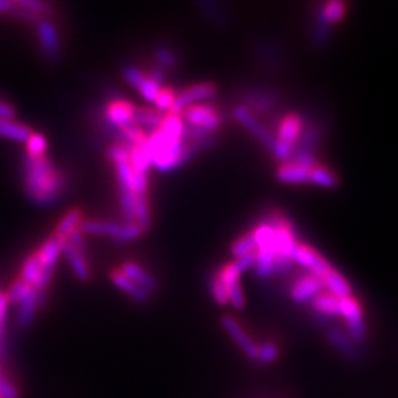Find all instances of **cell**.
Wrapping results in <instances>:
<instances>
[{
  "instance_id": "6da1fadb",
  "label": "cell",
  "mask_w": 398,
  "mask_h": 398,
  "mask_svg": "<svg viewBox=\"0 0 398 398\" xmlns=\"http://www.w3.org/2000/svg\"><path fill=\"white\" fill-rule=\"evenodd\" d=\"M24 180L27 195L32 202L40 207H49L58 202L65 189L64 176L53 169L44 155L31 157L26 153Z\"/></svg>"
},
{
  "instance_id": "7a4b0ae2",
  "label": "cell",
  "mask_w": 398,
  "mask_h": 398,
  "mask_svg": "<svg viewBox=\"0 0 398 398\" xmlns=\"http://www.w3.org/2000/svg\"><path fill=\"white\" fill-rule=\"evenodd\" d=\"M269 223L274 229V243H276V258H274V273L285 274L290 272L294 264V252L298 247L295 231L290 221L281 216H273Z\"/></svg>"
},
{
  "instance_id": "3957f363",
  "label": "cell",
  "mask_w": 398,
  "mask_h": 398,
  "mask_svg": "<svg viewBox=\"0 0 398 398\" xmlns=\"http://www.w3.org/2000/svg\"><path fill=\"white\" fill-rule=\"evenodd\" d=\"M257 242L256 251V274L260 279H269L274 274V258H276V243L274 229L270 223H263L252 231Z\"/></svg>"
},
{
  "instance_id": "277c9868",
  "label": "cell",
  "mask_w": 398,
  "mask_h": 398,
  "mask_svg": "<svg viewBox=\"0 0 398 398\" xmlns=\"http://www.w3.org/2000/svg\"><path fill=\"white\" fill-rule=\"evenodd\" d=\"M79 229L83 235L109 236L118 242H131L143 235V230L136 223L118 225L105 220H83Z\"/></svg>"
},
{
  "instance_id": "5b68a950",
  "label": "cell",
  "mask_w": 398,
  "mask_h": 398,
  "mask_svg": "<svg viewBox=\"0 0 398 398\" xmlns=\"http://www.w3.org/2000/svg\"><path fill=\"white\" fill-rule=\"evenodd\" d=\"M303 129H304L303 118L298 114H290L282 120V123L278 129V135L274 136L276 142L272 151L276 160L285 162L291 158Z\"/></svg>"
},
{
  "instance_id": "8992f818",
  "label": "cell",
  "mask_w": 398,
  "mask_h": 398,
  "mask_svg": "<svg viewBox=\"0 0 398 398\" xmlns=\"http://www.w3.org/2000/svg\"><path fill=\"white\" fill-rule=\"evenodd\" d=\"M36 256L40 261L41 273L39 276L36 285L32 287H35L37 292H44L46 291V287L50 285L55 265L58 264V260L61 257V238H57L55 235L49 238L39 248Z\"/></svg>"
},
{
  "instance_id": "52a82bcc",
  "label": "cell",
  "mask_w": 398,
  "mask_h": 398,
  "mask_svg": "<svg viewBox=\"0 0 398 398\" xmlns=\"http://www.w3.org/2000/svg\"><path fill=\"white\" fill-rule=\"evenodd\" d=\"M339 316L345 320L348 326V335L354 342H361L368 337L366 323L360 303L354 296L339 300Z\"/></svg>"
},
{
  "instance_id": "ba28073f",
  "label": "cell",
  "mask_w": 398,
  "mask_h": 398,
  "mask_svg": "<svg viewBox=\"0 0 398 398\" xmlns=\"http://www.w3.org/2000/svg\"><path fill=\"white\" fill-rule=\"evenodd\" d=\"M217 93V87L213 83H199L192 87H187L186 91L177 93L174 105L170 114H182L187 108L199 105V102L209 101Z\"/></svg>"
},
{
  "instance_id": "9c48e42d",
  "label": "cell",
  "mask_w": 398,
  "mask_h": 398,
  "mask_svg": "<svg viewBox=\"0 0 398 398\" xmlns=\"http://www.w3.org/2000/svg\"><path fill=\"white\" fill-rule=\"evenodd\" d=\"M292 260L294 263L300 264L301 267L307 269L308 274L316 276L320 281H322L332 269V265L323 256H320L314 248L304 245V243H298Z\"/></svg>"
},
{
  "instance_id": "30bf717a",
  "label": "cell",
  "mask_w": 398,
  "mask_h": 398,
  "mask_svg": "<svg viewBox=\"0 0 398 398\" xmlns=\"http://www.w3.org/2000/svg\"><path fill=\"white\" fill-rule=\"evenodd\" d=\"M183 121L187 124L201 127L207 131L214 133L221 124H223V117L213 105L199 104L187 108L183 113Z\"/></svg>"
},
{
  "instance_id": "8fae6325",
  "label": "cell",
  "mask_w": 398,
  "mask_h": 398,
  "mask_svg": "<svg viewBox=\"0 0 398 398\" xmlns=\"http://www.w3.org/2000/svg\"><path fill=\"white\" fill-rule=\"evenodd\" d=\"M234 117H235V120L238 121L239 124H242L243 127H245L254 138H256L258 142L263 143L265 148L273 151L274 142H276L274 135L269 129H265L260 123V121L256 118V115H254L252 113H249V111L245 106H242V105L236 106L234 109Z\"/></svg>"
},
{
  "instance_id": "7c38bea8",
  "label": "cell",
  "mask_w": 398,
  "mask_h": 398,
  "mask_svg": "<svg viewBox=\"0 0 398 398\" xmlns=\"http://www.w3.org/2000/svg\"><path fill=\"white\" fill-rule=\"evenodd\" d=\"M221 328L226 330V334L231 338V341L240 348V351L251 360H257L258 345L254 342V339L247 334V330L242 328V325L236 319L230 316L221 317Z\"/></svg>"
},
{
  "instance_id": "4fadbf2b",
  "label": "cell",
  "mask_w": 398,
  "mask_h": 398,
  "mask_svg": "<svg viewBox=\"0 0 398 398\" xmlns=\"http://www.w3.org/2000/svg\"><path fill=\"white\" fill-rule=\"evenodd\" d=\"M36 27L43 53L46 55L49 62H57L61 57V41L58 28L55 27L53 22L48 18H40L36 22Z\"/></svg>"
},
{
  "instance_id": "5bb4252c",
  "label": "cell",
  "mask_w": 398,
  "mask_h": 398,
  "mask_svg": "<svg viewBox=\"0 0 398 398\" xmlns=\"http://www.w3.org/2000/svg\"><path fill=\"white\" fill-rule=\"evenodd\" d=\"M325 290L323 282L313 274H305L298 279L291 287V298L295 303H308L313 301L317 295Z\"/></svg>"
},
{
  "instance_id": "9a60e30c",
  "label": "cell",
  "mask_w": 398,
  "mask_h": 398,
  "mask_svg": "<svg viewBox=\"0 0 398 398\" xmlns=\"http://www.w3.org/2000/svg\"><path fill=\"white\" fill-rule=\"evenodd\" d=\"M133 111H135V106L130 102L123 101V99H115V101H111L106 105L102 114L109 123H113L115 127L123 129L133 124Z\"/></svg>"
},
{
  "instance_id": "2e32d148",
  "label": "cell",
  "mask_w": 398,
  "mask_h": 398,
  "mask_svg": "<svg viewBox=\"0 0 398 398\" xmlns=\"http://www.w3.org/2000/svg\"><path fill=\"white\" fill-rule=\"evenodd\" d=\"M120 272L123 273L124 276H127L131 282H135L138 286H140L143 291H146L149 295L158 291L157 279H155L149 272L143 269L142 265L129 261V263H124L123 265H121Z\"/></svg>"
},
{
  "instance_id": "e0dca14e",
  "label": "cell",
  "mask_w": 398,
  "mask_h": 398,
  "mask_svg": "<svg viewBox=\"0 0 398 398\" xmlns=\"http://www.w3.org/2000/svg\"><path fill=\"white\" fill-rule=\"evenodd\" d=\"M61 254L65 257L66 263L70 264L77 279L80 282H87L91 279V267H88L86 257L75 248H73L65 239H61Z\"/></svg>"
},
{
  "instance_id": "ac0fdd59",
  "label": "cell",
  "mask_w": 398,
  "mask_h": 398,
  "mask_svg": "<svg viewBox=\"0 0 398 398\" xmlns=\"http://www.w3.org/2000/svg\"><path fill=\"white\" fill-rule=\"evenodd\" d=\"M43 292H37L35 287H30V291L26 296L18 303V312H17V323L19 328H27L31 325L32 320L36 317L37 308L40 305V298Z\"/></svg>"
},
{
  "instance_id": "d6986e66",
  "label": "cell",
  "mask_w": 398,
  "mask_h": 398,
  "mask_svg": "<svg viewBox=\"0 0 398 398\" xmlns=\"http://www.w3.org/2000/svg\"><path fill=\"white\" fill-rule=\"evenodd\" d=\"M279 102V96L274 92H267V91H261V88H256V91H251L249 93L245 95L243 97V105L249 113H265L272 108H274Z\"/></svg>"
},
{
  "instance_id": "ffe728a7",
  "label": "cell",
  "mask_w": 398,
  "mask_h": 398,
  "mask_svg": "<svg viewBox=\"0 0 398 398\" xmlns=\"http://www.w3.org/2000/svg\"><path fill=\"white\" fill-rule=\"evenodd\" d=\"M111 281H113V283L121 292H124L135 303L146 304L149 301L151 295L146 291H143L142 287L138 286L135 282H131L127 276H124L120 270H114L113 273H111Z\"/></svg>"
},
{
  "instance_id": "44dd1931",
  "label": "cell",
  "mask_w": 398,
  "mask_h": 398,
  "mask_svg": "<svg viewBox=\"0 0 398 398\" xmlns=\"http://www.w3.org/2000/svg\"><path fill=\"white\" fill-rule=\"evenodd\" d=\"M164 120L165 114L160 113L157 109L135 106V111H133V124H136L142 130L146 129L151 133L158 131L164 123Z\"/></svg>"
},
{
  "instance_id": "7402d4cb",
  "label": "cell",
  "mask_w": 398,
  "mask_h": 398,
  "mask_svg": "<svg viewBox=\"0 0 398 398\" xmlns=\"http://www.w3.org/2000/svg\"><path fill=\"white\" fill-rule=\"evenodd\" d=\"M322 282L328 290V292L330 295L337 296L338 300H342V298H347V296H352V287L350 282L334 267L330 269V272L325 276Z\"/></svg>"
},
{
  "instance_id": "603a6c76",
  "label": "cell",
  "mask_w": 398,
  "mask_h": 398,
  "mask_svg": "<svg viewBox=\"0 0 398 398\" xmlns=\"http://www.w3.org/2000/svg\"><path fill=\"white\" fill-rule=\"evenodd\" d=\"M276 177H278V180L282 183L304 184L310 183V170L292 162H285L278 169V171H276Z\"/></svg>"
},
{
  "instance_id": "cb8c5ba5",
  "label": "cell",
  "mask_w": 398,
  "mask_h": 398,
  "mask_svg": "<svg viewBox=\"0 0 398 398\" xmlns=\"http://www.w3.org/2000/svg\"><path fill=\"white\" fill-rule=\"evenodd\" d=\"M313 310L323 317H338L339 316V300L329 292H322L312 301Z\"/></svg>"
},
{
  "instance_id": "d4e9b609",
  "label": "cell",
  "mask_w": 398,
  "mask_h": 398,
  "mask_svg": "<svg viewBox=\"0 0 398 398\" xmlns=\"http://www.w3.org/2000/svg\"><path fill=\"white\" fill-rule=\"evenodd\" d=\"M82 221H83V216L80 209H77V208L70 209V211L66 213L58 223V227L57 230H55V236L61 239H66L74 230H79Z\"/></svg>"
},
{
  "instance_id": "484cf974",
  "label": "cell",
  "mask_w": 398,
  "mask_h": 398,
  "mask_svg": "<svg viewBox=\"0 0 398 398\" xmlns=\"http://www.w3.org/2000/svg\"><path fill=\"white\" fill-rule=\"evenodd\" d=\"M0 136L12 139L15 142H27L31 136V130L12 120H0Z\"/></svg>"
},
{
  "instance_id": "4316f807",
  "label": "cell",
  "mask_w": 398,
  "mask_h": 398,
  "mask_svg": "<svg viewBox=\"0 0 398 398\" xmlns=\"http://www.w3.org/2000/svg\"><path fill=\"white\" fill-rule=\"evenodd\" d=\"M310 183L325 187V189H334L338 186V176L323 165L316 164L313 169H310Z\"/></svg>"
},
{
  "instance_id": "83f0119b",
  "label": "cell",
  "mask_w": 398,
  "mask_h": 398,
  "mask_svg": "<svg viewBox=\"0 0 398 398\" xmlns=\"http://www.w3.org/2000/svg\"><path fill=\"white\" fill-rule=\"evenodd\" d=\"M135 223L143 230L146 231L151 227L152 218H151V209L146 193H135Z\"/></svg>"
},
{
  "instance_id": "f1b7e54d",
  "label": "cell",
  "mask_w": 398,
  "mask_h": 398,
  "mask_svg": "<svg viewBox=\"0 0 398 398\" xmlns=\"http://www.w3.org/2000/svg\"><path fill=\"white\" fill-rule=\"evenodd\" d=\"M41 273V267H40V261L35 254H31V256L27 257V260L22 264V270H21V281L26 282L27 285H30L31 287L36 285L39 276Z\"/></svg>"
},
{
  "instance_id": "f546056e",
  "label": "cell",
  "mask_w": 398,
  "mask_h": 398,
  "mask_svg": "<svg viewBox=\"0 0 398 398\" xmlns=\"http://www.w3.org/2000/svg\"><path fill=\"white\" fill-rule=\"evenodd\" d=\"M256 251H257V242H256V238H254V234H247L242 238L236 239L234 242V245H231L230 248L231 256H234L235 258L249 256V254Z\"/></svg>"
},
{
  "instance_id": "4dcf8cb0",
  "label": "cell",
  "mask_w": 398,
  "mask_h": 398,
  "mask_svg": "<svg viewBox=\"0 0 398 398\" xmlns=\"http://www.w3.org/2000/svg\"><path fill=\"white\" fill-rule=\"evenodd\" d=\"M345 14V3L344 2H338V0H334V2H329L323 6L322 12H320V18H322L326 24H334V22H338Z\"/></svg>"
},
{
  "instance_id": "1f68e13d",
  "label": "cell",
  "mask_w": 398,
  "mask_h": 398,
  "mask_svg": "<svg viewBox=\"0 0 398 398\" xmlns=\"http://www.w3.org/2000/svg\"><path fill=\"white\" fill-rule=\"evenodd\" d=\"M153 57H155V61L158 62V66H161V68H164L165 71L173 70L177 65H179V58H177V55L169 48H164V46L157 48L153 52Z\"/></svg>"
},
{
  "instance_id": "d6a6232c",
  "label": "cell",
  "mask_w": 398,
  "mask_h": 398,
  "mask_svg": "<svg viewBox=\"0 0 398 398\" xmlns=\"http://www.w3.org/2000/svg\"><path fill=\"white\" fill-rule=\"evenodd\" d=\"M209 291H211L213 300L220 305V307H226L229 304V294H227V287L225 283L221 282L218 278V274L213 276L211 282H209Z\"/></svg>"
},
{
  "instance_id": "836d02e7",
  "label": "cell",
  "mask_w": 398,
  "mask_h": 398,
  "mask_svg": "<svg viewBox=\"0 0 398 398\" xmlns=\"http://www.w3.org/2000/svg\"><path fill=\"white\" fill-rule=\"evenodd\" d=\"M328 339H329L330 344L334 345V347H337L339 351L345 352V354H352L354 352L351 341L348 339V337H345L344 332H341L338 329H330L328 332Z\"/></svg>"
},
{
  "instance_id": "e575fe53",
  "label": "cell",
  "mask_w": 398,
  "mask_h": 398,
  "mask_svg": "<svg viewBox=\"0 0 398 398\" xmlns=\"http://www.w3.org/2000/svg\"><path fill=\"white\" fill-rule=\"evenodd\" d=\"M279 347L273 344V342H264V344L258 345V352H257V360L261 364H272L279 359Z\"/></svg>"
},
{
  "instance_id": "d590c367",
  "label": "cell",
  "mask_w": 398,
  "mask_h": 398,
  "mask_svg": "<svg viewBox=\"0 0 398 398\" xmlns=\"http://www.w3.org/2000/svg\"><path fill=\"white\" fill-rule=\"evenodd\" d=\"M176 93L174 91H171V88H161L157 99H155V109L160 111V113H171V108L174 105V101H176Z\"/></svg>"
},
{
  "instance_id": "8d00e7d4",
  "label": "cell",
  "mask_w": 398,
  "mask_h": 398,
  "mask_svg": "<svg viewBox=\"0 0 398 398\" xmlns=\"http://www.w3.org/2000/svg\"><path fill=\"white\" fill-rule=\"evenodd\" d=\"M17 5L39 18H44V15L52 14V6L46 2H39V0H22V2H17Z\"/></svg>"
},
{
  "instance_id": "74e56055",
  "label": "cell",
  "mask_w": 398,
  "mask_h": 398,
  "mask_svg": "<svg viewBox=\"0 0 398 398\" xmlns=\"http://www.w3.org/2000/svg\"><path fill=\"white\" fill-rule=\"evenodd\" d=\"M227 287V294H229V304L234 307L235 310H243L245 308L247 300H245V295H243L242 291V286L240 282H234L226 286Z\"/></svg>"
},
{
  "instance_id": "f35d334b",
  "label": "cell",
  "mask_w": 398,
  "mask_h": 398,
  "mask_svg": "<svg viewBox=\"0 0 398 398\" xmlns=\"http://www.w3.org/2000/svg\"><path fill=\"white\" fill-rule=\"evenodd\" d=\"M26 143H27V153L31 155V157H41L48 148V142L44 139V136L35 135V133H31V136Z\"/></svg>"
},
{
  "instance_id": "ab89813d",
  "label": "cell",
  "mask_w": 398,
  "mask_h": 398,
  "mask_svg": "<svg viewBox=\"0 0 398 398\" xmlns=\"http://www.w3.org/2000/svg\"><path fill=\"white\" fill-rule=\"evenodd\" d=\"M139 93L146 99L148 102H155V99H157L160 91H161V86L158 83H155L151 77L146 75L145 82L140 84V87L138 88Z\"/></svg>"
},
{
  "instance_id": "60d3db41",
  "label": "cell",
  "mask_w": 398,
  "mask_h": 398,
  "mask_svg": "<svg viewBox=\"0 0 398 398\" xmlns=\"http://www.w3.org/2000/svg\"><path fill=\"white\" fill-rule=\"evenodd\" d=\"M123 77H124V80L133 86V87H136L139 88L140 84L145 82L146 79V75L142 73V70H139L138 66H133V65H127L123 68Z\"/></svg>"
},
{
  "instance_id": "b9f144b4",
  "label": "cell",
  "mask_w": 398,
  "mask_h": 398,
  "mask_svg": "<svg viewBox=\"0 0 398 398\" xmlns=\"http://www.w3.org/2000/svg\"><path fill=\"white\" fill-rule=\"evenodd\" d=\"M30 287H31L30 285H27L26 282H22L21 279L17 281L12 286H10L9 292L6 294L9 304H18L22 298L26 296V294L30 291Z\"/></svg>"
},
{
  "instance_id": "7bdbcfd3",
  "label": "cell",
  "mask_w": 398,
  "mask_h": 398,
  "mask_svg": "<svg viewBox=\"0 0 398 398\" xmlns=\"http://www.w3.org/2000/svg\"><path fill=\"white\" fill-rule=\"evenodd\" d=\"M66 242L70 243L73 248H75L80 254L86 257V240H84V235L82 234V230H74L71 235H68V238L65 239Z\"/></svg>"
},
{
  "instance_id": "ee69618b",
  "label": "cell",
  "mask_w": 398,
  "mask_h": 398,
  "mask_svg": "<svg viewBox=\"0 0 398 398\" xmlns=\"http://www.w3.org/2000/svg\"><path fill=\"white\" fill-rule=\"evenodd\" d=\"M0 398H19L18 388L6 378H0Z\"/></svg>"
},
{
  "instance_id": "f6af8a7d",
  "label": "cell",
  "mask_w": 398,
  "mask_h": 398,
  "mask_svg": "<svg viewBox=\"0 0 398 398\" xmlns=\"http://www.w3.org/2000/svg\"><path fill=\"white\" fill-rule=\"evenodd\" d=\"M15 115L17 113L12 106L0 101V120H12Z\"/></svg>"
},
{
  "instance_id": "bcb514c9",
  "label": "cell",
  "mask_w": 398,
  "mask_h": 398,
  "mask_svg": "<svg viewBox=\"0 0 398 398\" xmlns=\"http://www.w3.org/2000/svg\"><path fill=\"white\" fill-rule=\"evenodd\" d=\"M15 8L14 2H9V0H0V12H12Z\"/></svg>"
},
{
  "instance_id": "7dc6e473",
  "label": "cell",
  "mask_w": 398,
  "mask_h": 398,
  "mask_svg": "<svg viewBox=\"0 0 398 398\" xmlns=\"http://www.w3.org/2000/svg\"><path fill=\"white\" fill-rule=\"evenodd\" d=\"M0 378H3V372H2V368H0Z\"/></svg>"
}]
</instances>
